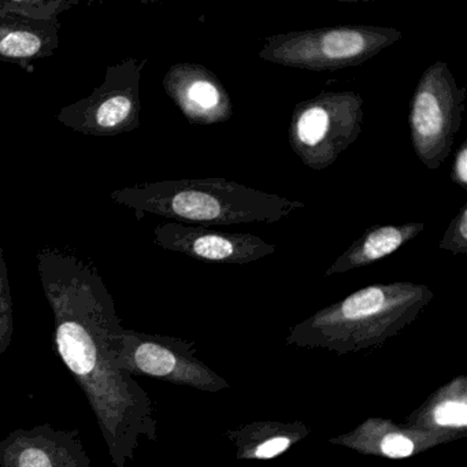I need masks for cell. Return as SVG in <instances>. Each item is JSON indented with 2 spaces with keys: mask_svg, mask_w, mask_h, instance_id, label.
I'll list each match as a JSON object with an SVG mask.
<instances>
[{
  "mask_svg": "<svg viewBox=\"0 0 467 467\" xmlns=\"http://www.w3.org/2000/svg\"><path fill=\"white\" fill-rule=\"evenodd\" d=\"M36 259L54 314V349L83 389L111 463L125 467L141 436L154 439V420L143 388L113 363L111 343L124 327L113 296L98 267L72 251L43 248Z\"/></svg>",
  "mask_w": 467,
  "mask_h": 467,
  "instance_id": "6da1fadb",
  "label": "cell"
},
{
  "mask_svg": "<svg viewBox=\"0 0 467 467\" xmlns=\"http://www.w3.org/2000/svg\"><path fill=\"white\" fill-rule=\"evenodd\" d=\"M111 201L132 209L136 218L158 215L201 226L275 223L306 204L223 177L144 182L113 191Z\"/></svg>",
  "mask_w": 467,
  "mask_h": 467,
  "instance_id": "7a4b0ae2",
  "label": "cell"
},
{
  "mask_svg": "<svg viewBox=\"0 0 467 467\" xmlns=\"http://www.w3.org/2000/svg\"><path fill=\"white\" fill-rule=\"evenodd\" d=\"M399 29L376 26H338L286 32L265 37L259 59L325 72L359 67L401 39Z\"/></svg>",
  "mask_w": 467,
  "mask_h": 467,
  "instance_id": "3957f363",
  "label": "cell"
},
{
  "mask_svg": "<svg viewBox=\"0 0 467 467\" xmlns=\"http://www.w3.org/2000/svg\"><path fill=\"white\" fill-rule=\"evenodd\" d=\"M363 99L354 91H322L297 103L289 144L307 168L325 171L359 138Z\"/></svg>",
  "mask_w": 467,
  "mask_h": 467,
  "instance_id": "277c9868",
  "label": "cell"
},
{
  "mask_svg": "<svg viewBox=\"0 0 467 467\" xmlns=\"http://www.w3.org/2000/svg\"><path fill=\"white\" fill-rule=\"evenodd\" d=\"M466 87H459L445 62L431 64L410 100L412 149L423 166L436 171L450 157L466 110Z\"/></svg>",
  "mask_w": 467,
  "mask_h": 467,
  "instance_id": "5b68a950",
  "label": "cell"
},
{
  "mask_svg": "<svg viewBox=\"0 0 467 467\" xmlns=\"http://www.w3.org/2000/svg\"><path fill=\"white\" fill-rule=\"evenodd\" d=\"M147 62L130 57L108 67L105 81L89 97L62 109L57 121L98 138L133 132L140 125V81Z\"/></svg>",
  "mask_w": 467,
  "mask_h": 467,
  "instance_id": "8992f818",
  "label": "cell"
},
{
  "mask_svg": "<svg viewBox=\"0 0 467 467\" xmlns=\"http://www.w3.org/2000/svg\"><path fill=\"white\" fill-rule=\"evenodd\" d=\"M154 243L199 261L245 265L275 253V245L243 232L214 231L201 225L165 223L154 229Z\"/></svg>",
  "mask_w": 467,
  "mask_h": 467,
  "instance_id": "52a82bcc",
  "label": "cell"
},
{
  "mask_svg": "<svg viewBox=\"0 0 467 467\" xmlns=\"http://www.w3.org/2000/svg\"><path fill=\"white\" fill-rule=\"evenodd\" d=\"M0 467H92L80 431L50 423L16 429L0 441Z\"/></svg>",
  "mask_w": 467,
  "mask_h": 467,
  "instance_id": "ba28073f",
  "label": "cell"
},
{
  "mask_svg": "<svg viewBox=\"0 0 467 467\" xmlns=\"http://www.w3.org/2000/svg\"><path fill=\"white\" fill-rule=\"evenodd\" d=\"M163 88L182 116L192 125L223 124L234 114L228 89L203 65H173L163 78Z\"/></svg>",
  "mask_w": 467,
  "mask_h": 467,
  "instance_id": "9c48e42d",
  "label": "cell"
},
{
  "mask_svg": "<svg viewBox=\"0 0 467 467\" xmlns=\"http://www.w3.org/2000/svg\"><path fill=\"white\" fill-rule=\"evenodd\" d=\"M59 29V20L0 18V61L34 73L35 61L53 57L58 50Z\"/></svg>",
  "mask_w": 467,
  "mask_h": 467,
  "instance_id": "30bf717a",
  "label": "cell"
},
{
  "mask_svg": "<svg viewBox=\"0 0 467 467\" xmlns=\"http://www.w3.org/2000/svg\"><path fill=\"white\" fill-rule=\"evenodd\" d=\"M423 229V223L370 226L336 259L327 270V275H340L381 261L414 240Z\"/></svg>",
  "mask_w": 467,
  "mask_h": 467,
  "instance_id": "8fae6325",
  "label": "cell"
},
{
  "mask_svg": "<svg viewBox=\"0 0 467 467\" xmlns=\"http://www.w3.org/2000/svg\"><path fill=\"white\" fill-rule=\"evenodd\" d=\"M76 5L78 2L67 0H0V18L57 21Z\"/></svg>",
  "mask_w": 467,
  "mask_h": 467,
  "instance_id": "7c38bea8",
  "label": "cell"
},
{
  "mask_svg": "<svg viewBox=\"0 0 467 467\" xmlns=\"http://www.w3.org/2000/svg\"><path fill=\"white\" fill-rule=\"evenodd\" d=\"M15 335V308H13L12 289L7 275L4 247L0 243V357L12 346Z\"/></svg>",
  "mask_w": 467,
  "mask_h": 467,
  "instance_id": "4fadbf2b",
  "label": "cell"
},
{
  "mask_svg": "<svg viewBox=\"0 0 467 467\" xmlns=\"http://www.w3.org/2000/svg\"><path fill=\"white\" fill-rule=\"evenodd\" d=\"M439 248L452 255L467 254V203L463 204L458 215L451 221L441 242L439 243Z\"/></svg>",
  "mask_w": 467,
  "mask_h": 467,
  "instance_id": "5bb4252c",
  "label": "cell"
},
{
  "mask_svg": "<svg viewBox=\"0 0 467 467\" xmlns=\"http://www.w3.org/2000/svg\"><path fill=\"white\" fill-rule=\"evenodd\" d=\"M434 420L441 426H464L467 422V406L463 401H444L434 410Z\"/></svg>",
  "mask_w": 467,
  "mask_h": 467,
  "instance_id": "9a60e30c",
  "label": "cell"
},
{
  "mask_svg": "<svg viewBox=\"0 0 467 467\" xmlns=\"http://www.w3.org/2000/svg\"><path fill=\"white\" fill-rule=\"evenodd\" d=\"M381 450L389 458H407L414 451V444L403 434H388L382 440Z\"/></svg>",
  "mask_w": 467,
  "mask_h": 467,
  "instance_id": "2e32d148",
  "label": "cell"
},
{
  "mask_svg": "<svg viewBox=\"0 0 467 467\" xmlns=\"http://www.w3.org/2000/svg\"><path fill=\"white\" fill-rule=\"evenodd\" d=\"M451 182L467 190V141L459 146L451 168Z\"/></svg>",
  "mask_w": 467,
  "mask_h": 467,
  "instance_id": "e0dca14e",
  "label": "cell"
},
{
  "mask_svg": "<svg viewBox=\"0 0 467 467\" xmlns=\"http://www.w3.org/2000/svg\"><path fill=\"white\" fill-rule=\"evenodd\" d=\"M289 444H291V441L285 437H275V439L264 442L256 450V456L261 459L275 458L278 453L284 452L289 447Z\"/></svg>",
  "mask_w": 467,
  "mask_h": 467,
  "instance_id": "ac0fdd59",
  "label": "cell"
}]
</instances>
